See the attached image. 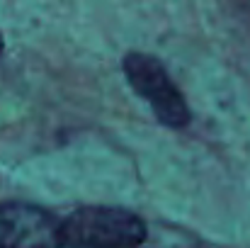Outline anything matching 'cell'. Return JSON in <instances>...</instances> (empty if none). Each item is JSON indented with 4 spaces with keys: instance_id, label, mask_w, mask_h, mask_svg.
I'll use <instances>...</instances> for the list:
<instances>
[{
    "instance_id": "277c9868",
    "label": "cell",
    "mask_w": 250,
    "mask_h": 248,
    "mask_svg": "<svg viewBox=\"0 0 250 248\" xmlns=\"http://www.w3.org/2000/svg\"><path fill=\"white\" fill-rule=\"evenodd\" d=\"M0 54H2V34H0Z\"/></svg>"
},
{
    "instance_id": "3957f363",
    "label": "cell",
    "mask_w": 250,
    "mask_h": 248,
    "mask_svg": "<svg viewBox=\"0 0 250 248\" xmlns=\"http://www.w3.org/2000/svg\"><path fill=\"white\" fill-rule=\"evenodd\" d=\"M63 222L29 202L0 204V248H63Z\"/></svg>"
},
{
    "instance_id": "6da1fadb",
    "label": "cell",
    "mask_w": 250,
    "mask_h": 248,
    "mask_svg": "<svg viewBox=\"0 0 250 248\" xmlns=\"http://www.w3.org/2000/svg\"><path fill=\"white\" fill-rule=\"evenodd\" d=\"M146 222L122 207H81L63 219L68 248H136L146 241Z\"/></svg>"
},
{
    "instance_id": "7a4b0ae2",
    "label": "cell",
    "mask_w": 250,
    "mask_h": 248,
    "mask_svg": "<svg viewBox=\"0 0 250 248\" xmlns=\"http://www.w3.org/2000/svg\"><path fill=\"white\" fill-rule=\"evenodd\" d=\"M124 73L129 85L151 105L156 119L170 129H180L189 122V107L177 90V85L170 81L166 66L151 56L131 51L124 56Z\"/></svg>"
}]
</instances>
